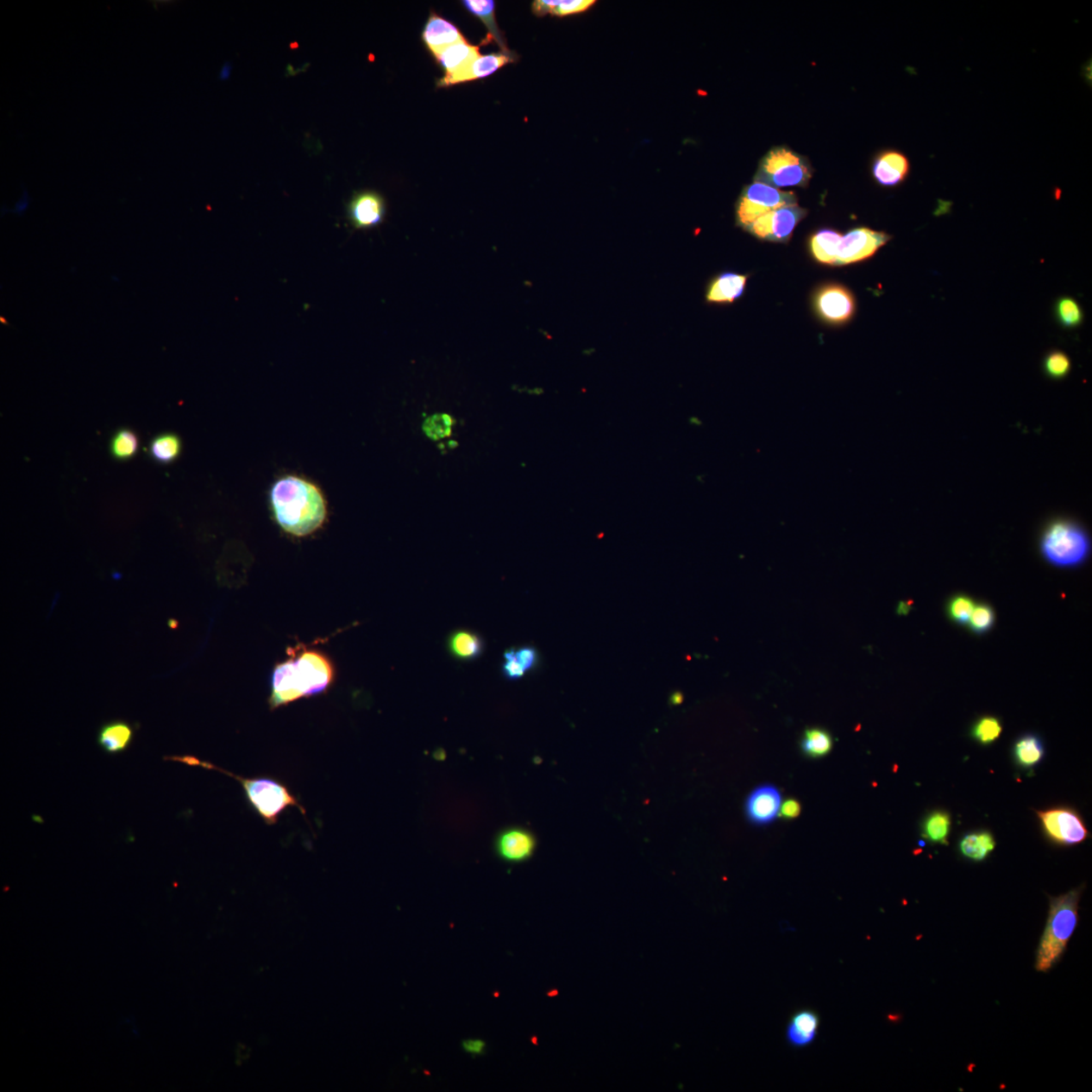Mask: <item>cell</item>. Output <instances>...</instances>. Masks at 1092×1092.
I'll list each match as a JSON object with an SVG mask.
<instances>
[{"label": "cell", "instance_id": "cell-1", "mask_svg": "<svg viewBox=\"0 0 1092 1092\" xmlns=\"http://www.w3.org/2000/svg\"><path fill=\"white\" fill-rule=\"evenodd\" d=\"M269 500L274 520L292 537H309L327 519L324 494L318 486L298 475H286L275 481Z\"/></svg>", "mask_w": 1092, "mask_h": 1092}, {"label": "cell", "instance_id": "cell-2", "mask_svg": "<svg viewBox=\"0 0 1092 1092\" xmlns=\"http://www.w3.org/2000/svg\"><path fill=\"white\" fill-rule=\"evenodd\" d=\"M334 680L336 668L322 651L306 648L293 650L290 659L273 668L270 708L278 709L302 698L320 695Z\"/></svg>", "mask_w": 1092, "mask_h": 1092}, {"label": "cell", "instance_id": "cell-3", "mask_svg": "<svg viewBox=\"0 0 1092 1092\" xmlns=\"http://www.w3.org/2000/svg\"><path fill=\"white\" fill-rule=\"evenodd\" d=\"M167 760L178 761L182 763V764L193 767H203L208 769V770H217L237 780L242 786L250 806L268 825L277 824L279 816L291 807H297L301 810L303 814H306V809L298 803L289 787L281 783L279 780L267 777L244 778L237 776V775L223 770V769L210 764L209 762H203L198 760V757L191 756L167 757Z\"/></svg>", "mask_w": 1092, "mask_h": 1092}, {"label": "cell", "instance_id": "cell-4", "mask_svg": "<svg viewBox=\"0 0 1092 1092\" xmlns=\"http://www.w3.org/2000/svg\"><path fill=\"white\" fill-rule=\"evenodd\" d=\"M1083 888L1050 897L1046 927L1039 944L1036 970L1047 973L1064 956L1078 924V907Z\"/></svg>", "mask_w": 1092, "mask_h": 1092}, {"label": "cell", "instance_id": "cell-5", "mask_svg": "<svg viewBox=\"0 0 1092 1092\" xmlns=\"http://www.w3.org/2000/svg\"><path fill=\"white\" fill-rule=\"evenodd\" d=\"M1041 553L1055 567H1077L1089 557L1090 540L1083 528L1074 522L1055 521L1043 534Z\"/></svg>", "mask_w": 1092, "mask_h": 1092}, {"label": "cell", "instance_id": "cell-6", "mask_svg": "<svg viewBox=\"0 0 1092 1092\" xmlns=\"http://www.w3.org/2000/svg\"><path fill=\"white\" fill-rule=\"evenodd\" d=\"M812 178V168L806 158L785 147H778L763 158L755 181L773 187L806 186Z\"/></svg>", "mask_w": 1092, "mask_h": 1092}, {"label": "cell", "instance_id": "cell-7", "mask_svg": "<svg viewBox=\"0 0 1092 1092\" xmlns=\"http://www.w3.org/2000/svg\"><path fill=\"white\" fill-rule=\"evenodd\" d=\"M797 204L794 192L782 191L776 187L755 181L745 187L737 208V224L744 229L774 210Z\"/></svg>", "mask_w": 1092, "mask_h": 1092}, {"label": "cell", "instance_id": "cell-8", "mask_svg": "<svg viewBox=\"0 0 1092 1092\" xmlns=\"http://www.w3.org/2000/svg\"><path fill=\"white\" fill-rule=\"evenodd\" d=\"M806 215V210L797 204L785 205L756 219L745 230L761 240L771 242H788L792 233Z\"/></svg>", "mask_w": 1092, "mask_h": 1092}, {"label": "cell", "instance_id": "cell-9", "mask_svg": "<svg viewBox=\"0 0 1092 1092\" xmlns=\"http://www.w3.org/2000/svg\"><path fill=\"white\" fill-rule=\"evenodd\" d=\"M1045 832L1057 844L1072 845L1083 843L1089 831L1082 818L1070 808H1053L1037 813Z\"/></svg>", "mask_w": 1092, "mask_h": 1092}, {"label": "cell", "instance_id": "cell-10", "mask_svg": "<svg viewBox=\"0 0 1092 1092\" xmlns=\"http://www.w3.org/2000/svg\"><path fill=\"white\" fill-rule=\"evenodd\" d=\"M891 239L888 234L858 228L844 235L839 243L836 266H848L868 260Z\"/></svg>", "mask_w": 1092, "mask_h": 1092}, {"label": "cell", "instance_id": "cell-11", "mask_svg": "<svg viewBox=\"0 0 1092 1092\" xmlns=\"http://www.w3.org/2000/svg\"><path fill=\"white\" fill-rule=\"evenodd\" d=\"M815 308L825 321L841 324L852 318L855 299L852 292L844 286H826L816 295Z\"/></svg>", "mask_w": 1092, "mask_h": 1092}, {"label": "cell", "instance_id": "cell-12", "mask_svg": "<svg viewBox=\"0 0 1092 1092\" xmlns=\"http://www.w3.org/2000/svg\"><path fill=\"white\" fill-rule=\"evenodd\" d=\"M385 198L379 192L362 191L355 192L348 204V217L355 229H371L384 221Z\"/></svg>", "mask_w": 1092, "mask_h": 1092}, {"label": "cell", "instance_id": "cell-13", "mask_svg": "<svg viewBox=\"0 0 1092 1092\" xmlns=\"http://www.w3.org/2000/svg\"><path fill=\"white\" fill-rule=\"evenodd\" d=\"M537 838L524 827H509L502 831L495 839V850L504 862L518 863L530 860L536 852Z\"/></svg>", "mask_w": 1092, "mask_h": 1092}, {"label": "cell", "instance_id": "cell-14", "mask_svg": "<svg viewBox=\"0 0 1092 1092\" xmlns=\"http://www.w3.org/2000/svg\"><path fill=\"white\" fill-rule=\"evenodd\" d=\"M781 807V795L776 787L760 786L751 792L747 800V815L751 823L768 825L777 818Z\"/></svg>", "mask_w": 1092, "mask_h": 1092}, {"label": "cell", "instance_id": "cell-15", "mask_svg": "<svg viewBox=\"0 0 1092 1092\" xmlns=\"http://www.w3.org/2000/svg\"><path fill=\"white\" fill-rule=\"evenodd\" d=\"M480 56L479 47L469 44L467 40L451 45L440 52L436 58L444 69L445 75L438 81V86L443 87L446 82L465 72Z\"/></svg>", "mask_w": 1092, "mask_h": 1092}, {"label": "cell", "instance_id": "cell-16", "mask_svg": "<svg viewBox=\"0 0 1092 1092\" xmlns=\"http://www.w3.org/2000/svg\"><path fill=\"white\" fill-rule=\"evenodd\" d=\"M910 164L906 155L895 150L882 152L875 160L872 173L875 180L883 186H895L907 178Z\"/></svg>", "mask_w": 1092, "mask_h": 1092}, {"label": "cell", "instance_id": "cell-17", "mask_svg": "<svg viewBox=\"0 0 1092 1092\" xmlns=\"http://www.w3.org/2000/svg\"><path fill=\"white\" fill-rule=\"evenodd\" d=\"M422 38L427 48L436 57L448 47L466 40L459 28L436 14H431Z\"/></svg>", "mask_w": 1092, "mask_h": 1092}, {"label": "cell", "instance_id": "cell-18", "mask_svg": "<svg viewBox=\"0 0 1092 1092\" xmlns=\"http://www.w3.org/2000/svg\"><path fill=\"white\" fill-rule=\"evenodd\" d=\"M135 730L126 720L105 722L97 732V744L105 753L114 756L125 753L134 741Z\"/></svg>", "mask_w": 1092, "mask_h": 1092}, {"label": "cell", "instance_id": "cell-19", "mask_svg": "<svg viewBox=\"0 0 1092 1092\" xmlns=\"http://www.w3.org/2000/svg\"><path fill=\"white\" fill-rule=\"evenodd\" d=\"M748 275L737 273H720L709 284L706 301L710 304H732L743 296Z\"/></svg>", "mask_w": 1092, "mask_h": 1092}, {"label": "cell", "instance_id": "cell-20", "mask_svg": "<svg viewBox=\"0 0 1092 1092\" xmlns=\"http://www.w3.org/2000/svg\"><path fill=\"white\" fill-rule=\"evenodd\" d=\"M515 56L512 52L496 53L486 56H480L468 67L465 72L457 75L456 78L446 82L443 87L462 84V82L472 81L474 79L488 78V76L495 73L498 69L506 66V64L514 62Z\"/></svg>", "mask_w": 1092, "mask_h": 1092}, {"label": "cell", "instance_id": "cell-21", "mask_svg": "<svg viewBox=\"0 0 1092 1092\" xmlns=\"http://www.w3.org/2000/svg\"><path fill=\"white\" fill-rule=\"evenodd\" d=\"M819 1027V1015L813 1011H801L792 1017L787 1026L786 1038L792 1047L804 1048L809 1046L818 1036Z\"/></svg>", "mask_w": 1092, "mask_h": 1092}, {"label": "cell", "instance_id": "cell-22", "mask_svg": "<svg viewBox=\"0 0 1092 1092\" xmlns=\"http://www.w3.org/2000/svg\"><path fill=\"white\" fill-rule=\"evenodd\" d=\"M484 638L479 633L460 630L452 632L448 639V650L452 657L461 662H474L483 656Z\"/></svg>", "mask_w": 1092, "mask_h": 1092}, {"label": "cell", "instance_id": "cell-23", "mask_svg": "<svg viewBox=\"0 0 1092 1092\" xmlns=\"http://www.w3.org/2000/svg\"><path fill=\"white\" fill-rule=\"evenodd\" d=\"M842 237L841 233L830 229L815 233L810 240V250L815 260L827 266H836Z\"/></svg>", "mask_w": 1092, "mask_h": 1092}, {"label": "cell", "instance_id": "cell-24", "mask_svg": "<svg viewBox=\"0 0 1092 1092\" xmlns=\"http://www.w3.org/2000/svg\"><path fill=\"white\" fill-rule=\"evenodd\" d=\"M466 9L471 13L478 16L489 29V42L498 43L499 47L504 53H509L506 43L500 29H499L495 19V3L492 0H466L462 2Z\"/></svg>", "mask_w": 1092, "mask_h": 1092}, {"label": "cell", "instance_id": "cell-25", "mask_svg": "<svg viewBox=\"0 0 1092 1092\" xmlns=\"http://www.w3.org/2000/svg\"><path fill=\"white\" fill-rule=\"evenodd\" d=\"M596 2L593 0H537L532 4L533 13L543 16L554 15L567 16L588 10Z\"/></svg>", "mask_w": 1092, "mask_h": 1092}, {"label": "cell", "instance_id": "cell-26", "mask_svg": "<svg viewBox=\"0 0 1092 1092\" xmlns=\"http://www.w3.org/2000/svg\"><path fill=\"white\" fill-rule=\"evenodd\" d=\"M995 848V841L988 832L969 833L962 838L960 850L963 856L973 861H983Z\"/></svg>", "mask_w": 1092, "mask_h": 1092}, {"label": "cell", "instance_id": "cell-27", "mask_svg": "<svg viewBox=\"0 0 1092 1092\" xmlns=\"http://www.w3.org/2000/svg\"><path fill=\"white\" fill-rule=\"evenodd\" d=\"M1014 756L1021 767H1034L1044 756L1041 739L1032 735L1020 737L1014 745Z\"/></svg>", "mask_w": 1092, "mask_h": 1092}, {"label": "cell", "instance_id": "cell-28", "mask_svg": "<svg viewBox=\"0 0 1092 1092\" xmlns=\"http://www.w3.org/2000/svg\"><path fill=\"white\" fill-rule=\"evenodd\" d=\"M181 442L174 434H162L157 436L149 446L152 459L160 463L174 461L180 455Z\"/></svg>", "mask_w": 1092, "mask_h": 1092}, {"label": "cell", "instance_id": "cell-29", "mask_svg": "<svg viewBox=\"0 0 1092 1092\" xmlns=\"http://www.w3.org/2000/svg\"><path fill=\"white\" fill-rule=\"evenodd\" d=\"M951 830V818L946 812L931 813L923 825L924 837L932 844H947Z\"/></svg>", "mask_w": 1092, "mask_h": 1092}, {"label": "cell", "instance_id": "cell-30", "mask_svg": "<svg viewBox=\"0 0 1092 1092\" xmlns=\"http://www.w3.org/2000/svg\"><path fill=\"white\" fill-rule=\"evenodd\" d=\"M832 748V739L829 732L819 728H812L804 733L802 750L813 757L826 756Z\"/></svg>", "mask_w": 1092, "mask_h": 1092}, {"label": "cell", "instance_id": "cell-31", "mask_svg": "<svg viewBox=\"0 0 1092 1092\" xmlns=\"http://www.w3.org/2000/svg\"><path fill=\"white\" fill-rule=\"evenodd\" d=\"M139 439L132 430H122L115 434L110 443V452L119 461L130 460L137 454Z\"/></svg>", "mask_w": 1092, "mask_h": 1092}, {"label": "cell", "instance_id": "cell-32", "mask_svg": "<svg viewBox=\"0 0 1092 1092\" xmlns=\"http://www.w3.org/2000/svg\"><path fill=\"white\" fill-rule=\"evenodd\" d=\"M1056 318L1065 328H1076L1083 321V311L1076 299L1060 298L1055 306Z\"/></svg>", "mask_w": 1092, "mask_h": 1092}, {"label": "cell", "instance_id": "cell-33", "mask_svg": "<svg viewBox=\"0 0 1092 1092\" xmlns=\"http://www.w3.org/2000/svg\"><path fill=\"white\" fill-rule=\"evenodd\" d=\"M455 424V420L450 415L444 413L434 414L423 422L422 430L432 442H438L440 439L451 436L452 427Z\"/></svg>", "mask_w": 1092, "mask_h": 1092}, {"label": "cell", "instance_id": "cell-34", "mask_svg": "<svg viewBox=\"0 0 1092 1092\" xmlns=\"http://www.w3.org/2000/svg\"><path fill=\"white\" fill-rule=\"evenodd\" d=\"M1002 727L1001 721L995 718H983L978 720L972 730V736L980 744H989L1001 737Z\"/></svg>", "mask_w": 1092, "mask_h": 1092}, {"label": "cell", "instance_id": "cell-35", "mask_svg": "<svg viewBox=\"0 0 1092 1092\" xmlns=\"http://www.w3.org/2000/svg\"><path fill=\"white\" fill-rule=\"evenodd\" d=\"M1044 369L1051 379H1064L1071 371V361L1064 352L1053 351L1045 358Z\"/></svg>", "mask_w": 1092, "mask_h": 1092}, {"label": "cell", "instance_id": "cell-36", "mask_svg": "<svg viewBox=\"0 0 1092 1092\" xmlns=\"http://www.w3.org/2000/svg\"><path fill=\"white\" fill-rule=\"evenodd\" d=\"M974 607H976V603H974L971 598L962 595L956 596L951 599L948 605V613L950 615V618L952 619L955 624H968L969 618H970Z\"/></svg>", "mask_w": 1092, "mask_h": 1092}, {"label": "cell", "instance_id": "cell-37", "mask_svg": "<svg viewBox=\"0 0 1092 1092\" xmlns=\"http://www.w3.org/2000/svg\"><path fill=\"white\" fill-rule=\"evenodd\" d=\"M995 624V612L988 605H976L969 618L968 624L972 631L976 633H984L988 631Z\"/></svg>", "mask_w": 1092, "mask_h": 1092}, {"label": "cell", "instance_id": "cell-38", "mask_svg": "<svg viewBox=\"0 0 1092 1092\" xmlns=\"http://www.w3.org/2000/svg\"><path fill=\"white\" fill-rule=\"evenodd\" d=\"M501 670L503 676L510 681L520 680L527 673L516 659L514 649L505 651Z\"/></svg>", "mask_w": 1092, "mask_h": 1092}, {"label": "cell", "instance_id": "cell-39", "mask_svg": "<svg viewBox=\"0 0 1092 1092\" xmlns=\"http://www.w3.org/2000/svg\"><path fill=\"white\" fill-rule=\"evenodd\" d=\"M516 659L524 667L526 672L533 670L538 662L537 650L532 647H522L514 649Z\"/></svg>", "mask_w": 1092, "mask_h": 1092}, {"label": "cell", "instance_id": "cell-40", "mask_svg": "<svg viewBox=\"0 0 1092 1092\" xmlns=\"http://www.w3.org/2000/svg\"><path fill=\"white\" fill-rule=\"evenodd\" d=\"M801 813L800 803L795 800H789L783 803L780 807L781 818L785 819H795Z\"/></svg>", "mask_w": 1092, "mask_h": 1092}, {"label": "cell", "instance_id": "cell-41", "mask_svg": "<svg viewBox=\"0 0 1092 1092\" xmlns=\"http://www.w3.org/2000/svg\"><path fill=\"white\" fill-rule=\"evenodd\" d=\"M462 1047L467 1053L478 1056L484 1053L486 1043L481 1040H475V1039H469V1040L463 1042Z\"/></svg>", "mask_w": 1092, "mask_h": 1092}, {"label": "cell", "instance_id": "cell-42", "mask_svg": "<svg viewBox=\"0 0 1092 1092\" xmlns=\"http://www.w3.org/2000/svg\"><path fill=\"white\" fill-rule=\"evenodd\" d=\"M28 204H29V198L28 197L27 191H25L23 192V196L20 199V202L16 204V208L14 210L15 213L22 214L23 211H25L28 209Z\"/></svg>", "mask_w": 1092, "mask_h": 1092}, {"label": "cell", "instance_id": "cell-43", "mask_svg": "<svg viewBox=\"0 0 1092 1092\" xmlns=\"http://www.w3.org/2000/svg\"><path fill=\"white\" fill-rule=\"evenodd\" d=\"M909 609H910L909 604L901 602L900 604V606H898V613L907 614L909 612Z\"/></svg>", "mask_w": 1092, "mask_h": 1092}, {"label": "cell", "instance_id": "cell-44", "mask_svg": "<svg viewBox=\"0 0 1092 1092\" xmlns=\"http://www.w3.org/2000/svg\"><path fill=\"white\" fill-rule=\"evenodd\" d=\"M448 445H449V448L452 449L457 448V446H459V443H457V442H455V440H450Z\"/></svg>", "mask_w": 1092, "mask_h": 1092}]
</instances>
